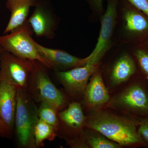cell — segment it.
<instances>
[{
  "mask_svg": "<svg viewBox=\"0 0 148 148\" xmlns=\"http://www.w3.org/2000/svg\"><path fill=\"white\" fill-rule=\"evenodd\" d=\"M2 49H0V54H1V52L2 51ZM0 66H1V63H0Z\"/></svg>",
  "mask_w": 148,
  "mask_h": 148,
  "instance_id": "25",
  "label": "cell"
},
{
  "mask_svg": "<svg viewBox=\"0 0 148 148\" xmlns=\"http://www.w3.org/2000/svg\"><path fill=\"white\" fill-rule=\"evenodd\" d=\"M9 33L0 36V47L3 50L19 58L39 61L49 68L37 50L32 37L34 32L27 21Z\"/></svg>",
  "mask_w": 148,
  "mask_h": 148,
  "instance_id": "6",
  "label": "cell"
},
{
  "mask_svg": "<svg viewBox=\"0 0 148 148\" xmlns=\"http://www.w3.org/2000/svg\"><path fill=\"white\" fill-rule=\"evenodd\" d=\"M113 92L107 106L139 120L148 118V80L141 74Z\"/></svg>",
  "mask_w": 148,
  "mask_h": 148,
  "instance_id": "2",
  "label": "cell"
},
{
  "mask_svg": "<svg viewBox=\"0 0 148 148\" xmlns=\"http://www.w3.org/2000/svg\"><path fill=\"white\" fill-rule=\"evenodd\" d=\"M46 68L36 61L27 90L34 100L49 104L59 112L65 108L68 98L51 81Z\"/></svg>",
  "mask_w": 148,
  "mask_h": 148,
  "instance_id": "4",
  "label": "cell"
},
{
  "mask_svg": "<svg viewBox=\"0 0 148 148\" xmlns=\"http://www.w3.org/2000/svg\"><path fill=\"white\" fill-rule=\"evenodd\" d=\"M99 64L88 61L83 66L66 71H56V77L69 98L82 100L86 88L92 74L98 69Z\"/></svg>",
  "mask_w": 148,
  "mask_h": 148,
  "instance_id": "7",
  "label": "cell"
},
{
  "mask_svg": "<svg viewBox=\"0 0 148 148\" xmlns=\"http://www.w3.org/2000/svg\"><path fill=\"white\" fill-rule=\"evenodd\" d=\"M97 12L100 13L103 11V0H86Z\"/></svg>",
  "mask_w": 148,
  "mask_h": 148,
  "instance_id": "24",
  "label": "cell"
},
{
  "mask_svg": "<svg viewBox=\"0 0 148 148\" xmlns=\"http://www.w3.org/2000/svg\"><path fill=\"white\" fill-rule=\"evenodd\" d=\"M138 131L146 147H148V118L140 120Z\"/></svg>",
  "mask_w": 148,
  "mask_h": 148,
  "instance_id": "21",
  "label": "cell"
},
{
  "mask_svg": "<svg viewBox=\"0 0 148 148\" xmlns=\"http://www.w3.org/2000/svg\"><path fill=\"white\" fill-rule=\"evenodd\" d=\"M134 55L141 75L148 80V47L136 49Z\"/></svg>",
  "mask_w": 148,
  "mask_h": 148,
  "instance_id": "20",
  "label": "cell"
},
{
  "mask_svg": "<svg viewBox=\"0 0 148 148\" xmlns=\"http://www.w3.org/2000/svg\"><path fill=\"white\" fill-rule=\"evenodd\" d=\"M39 118L38 109L27 90H17L14 125L18 143L24 148H35L34 131Z\"/></svg>",
  "mask_w": 148,
  "mask_h": 148,
  "instance_id": "3",
  "label": "cell"
},
{
  "mask_svg": "<svg viewBox=\"0 0 148 148\" xmlns=\"http://www.w3.org/2000/svg\"><path fill=\"white\" fill-rule=\"evenodd\" d=\"M117 0H109L107 10L101 18L100 34L95 49L90 54L89 62L99 64V61L109 49L117 16Z\"/></svg>",
  "mask_w": 148,
  "mask_h": 148,
  "instance_id": "8",
  "label": "cell"
},
{
  "mask_svg": "<svg viewBox=\"0 0 148 148\" xmlns=\"http://www.w3.org/2000/svg\"><path fill=\"white\" fill-rule=\"evenodd\" d=\"M0 49H2V48L1 47H0Z\"/></svg>",
  "mask_w": 148,
  "mask_h": 148,
  "instance_id": "26",
  "label": "cell"
},
{
  "mask_svg": "<svg viewBox=\"0 0 148 148\" xmlns=\"http://www.w3.org/2000/svg\"><path fill=\"white\" fill-rule=\"evenodd\" d=\"M132 5L148 17V0H128Z\"/></svg>",
  "mask_w": 148,
  "mask_h": 148,
  "instance_id": "22",
  "label": "cell"
},
{
  "mask_svg": "<svg viewBox=\"0 0 148 148\" xmlns=\"http://www.w3.org/2000/svg\"><path fill=\"white\" fill-rule=\"evenodd\" d=\"M59 125L58 130H66L62 132L72 133L75 140L69 145L75 142L82 136L85 127L86 117L84 115L82 105L79 101H73L62 110L58 112Z\"/></svg>",
  "mask_w": 148,
  "mask_h": 148,
  "instance_id": "9",
  "label": "cell"
},
{
  "mask_svg": "<svg viewBox=\"0 0 148 148\" xmlns=\"http://www.w3.org/2000/svg\"><path fill=\"white\" fill-rule=\"evenodd\" d=\"M12 132L0 116V137L10 138Z\"/></svg>",
  "mask_w": 148,
  "mask_h": 148,
  "instance_id": "23",
  "label": "cell"
},
{
  "mask_svg": "<svg viewBox=\"0 0 148 148\" xmlns=\"http://www.w3.org/2000/svg\"><path fill=\"white\" fill-rule=\"evenodd\" d=\"M85 127L100 132L121 147H146L138 131L139 120L106 106L88 111Z\"/></svg>",
  "mask_w": 148,
  "mask_h": 148,
  "instance_id": "1",
  "label": "cell"
},
{
  "mask_svg": "<svg viewBox=\"0 0 148 148\" xmlns=\"http://www.w3.org/2000/svg\"><path fill=\"white\" fill-rule=\"evenodd\" d=\"M36 61L19 58L5 50L0 54V82L27 90Z\"/></svg>",
  "mask_w": 148,
  "mask_h": 148,
  "instance_id": "5",
  "label": "cell"
},
{
  "mask_svg": "<svg viewBox=\"0 0 148 148\" xmlns=\"http://www.w3.org/2000/svg\"><path fill=\"white\" fill-rule=\"evenodd\" d=\"M36 0H7L6 7L11 12L10 18L4 34H8L27 22L31 7L37 5Z\"/></svg>",
  "mask_w": 148,
  "mask_h": 148,
  "instance_id": "15",
  "label": "cell"
},
{
  "mask_svg": "<svg viewBox=\"0 0 148 148\" xmlns=\"http://www.w3.org/2000/svg\"><path fill=\"white\" fill-rule=\"evenodd\" d=\"M17 89L0 82V116L12 132L17 105Z\"/></svg>",
  "mask_w": 148,
  "mask_h": 148,
  "instance_id": "13",
  "label": "cell"
},
{
  "mask_svg": "<svg viewBox=\"0 0 148 148\" xmlns=\"http://www.w3.org/2000/svg\"><path fill=\"white\" fill-rule=\"evenodd\" d=\"M58 111L53 106L46 103H41L38 109L39 119L58 129L59 125Z\"/></svg>",
  "mask_w": 148,
  "mask_h": 148,
  "instance_id": "19",
  "label": "cell"
},
{
  "mask_svg": "<svg viewBox=\"0 0 148 148\" xmlns=\"http://www.w3.org/2000/svg\"><path fill=\"white\" fill-rule=\"evenodd\" d=\"M136 63L128 54L124 53L114 62L108 75L106 86L113 92L136 74Z\"/></svg>",
  "mask_w": 148,
  "mask_h": 148,
  "instance_id": "12",
  "label": "cell"
},
{
  "mask_svg": "<svg viewBox=\"0 0 148 148\" xmlns=\"http://www.w3.org/2000/svg\"><path fill=\"white\" fill-rule=\"evenodd\" d=\"M84 141L86 148H120L121 146L106 138L100 132L85 127L82 132Z\"/></svg>",
  "mask_w": 148,
  "mask_h": 148,
  "instance_id": "17",
  "label": "cell"
},
{
  "mask_svg": "<svg viewBox=\"0 0 148 148\" xmlns=\"http://www.w3.org/2000/svg\"><path fill=\"white\" fill-rule=\"evenodd\" d=\"M34 138L36 148L43 146L45 140L53 141L58 135V129L38 119L35 124Z\"/></svg>",
  "mask_w": 148,
  "mask_h": 148,
  "instance_id": "18",
  "label": "cell"
},
{
  "mask_svg": "<svg viewBox=\"0 0 148 148\" xmlns=\"http://www.w3.org/2000/svg\"><path fill=\"white\" fill-rule=\"evenodd\" d=\"M37 37L51 39L54 37L55 24L48 10L39 5L27 20Z\"/></svg>",
  "mask_w": 148,
  "mask_h": 148,
  "instance_id": "14",
  "label": "cell"
},
{
  "mask_svg": "<svg viewBox=\"0 0 148 148\" xmlns=\"http://www.w3.org/2000/svg\"><path fill=\"white\" fill-rule=\"evenodd\" d=\"M136 9H130L125 12V29L133 36H148V17Z\"/></svg>",
  "mask_w": 148,
  "mask_h": 148,
  "instance_id": "16",
  "label": "cell"
},
{
  "mask_svg": "<svg viewBox=\"0 0 148 148\" xmlns=\"http://www.w3.org/2000/svg\"><path fill=\"white\" fill-rule=\"evenodd\" d=\"M37 50L48 65L49 69L56 71H66L83 66L90 59V56L85 58H81L71 55L64 51L53 49L43 46L34 40Z\"/></svg>",
  "mask_w": 148,
  "mask_h": 148,
  "instance_id": "11",
  "label": "cell"
},
{
  "mask_svg": "<svg viewBox=\"0 0 148 148\" xmlns=\"http://www.w3.org/2000/svg\"><path fill=\"white\" fill-rule=\"evenodd\" d=\"M110 97L102 74L98 69L90 77L81 103L88 111L100 109L107 106Z\"/></svg>",
  "mask_w": 148,
  "mask_h": 148,
  "instance_id": "10",
  "label": "cell"
}]
</instances>
